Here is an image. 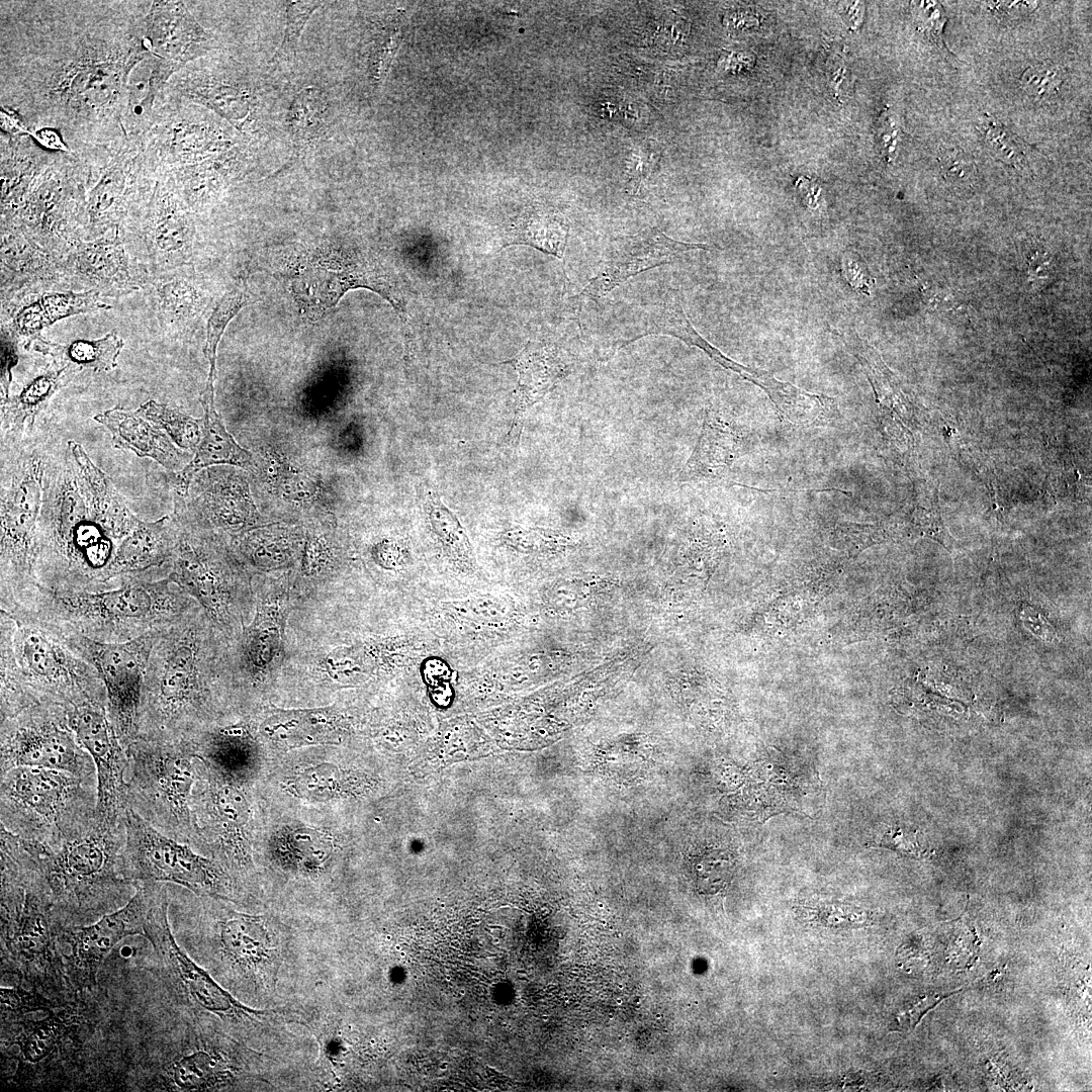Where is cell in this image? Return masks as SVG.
Returning <instances> with one entry per match:
<instances>
[{
    "instance_id": "1",
    "label": "cell",
    "mask_w": 1092,
    "mask_h": 1092,
    "mask_svg": "<svg viewBox=\"0 0 1092 1092\" xmlns=\"http://www.w3.org/2000/svg\"><path fill=\"white\" fill-rule=\"evenodd\" d=\"M152 1L0 2V108L29 131L53 128L74 155L129 140L130 72L149 53Z\"/></svg>"
},
{
    "instance_id": "2",
    "label": "cell",
    "mask_w": 1092,
    "mask_h": 1092,
    "mask_svg": "<svg viewBox=\"0 0 1092 1092\" xmlns=\"http://www.w3.org/2000/svg\"><path fill=\"white\" fill-rule=\"evenodd\" d=\"M225 640L198 605L159 632L145 673L139 737L190 741L212 727L228 671Z\"/></svg>"
},
{
    "instance_id": "3",
    "label": "cell",
    "mask_w": 1092,
    "mask_h": 1092,
    "mask_svg": "<svg viewBox=\"0 0 1092 1092\" xmlns=\"http://www.w3.org/2000/svg\"><path fill=\"white\" fill-rule=\"evenodd\" d=\"M122 541L88 507L70 450L58 460L49 455L36 531L37 586L55 593L112 588L109 569Z\"/></svg>"
},
{
    "instance_id": "4",
    "label": "cell",
    "mask_w": 1092,
    "mask_h": 1092,
    "mask_svg": "<svg viewBox=\"0 0 1092 1092\" xmlns=\"http://www.w3.org/2000/svg\"><path fill=\"white\" fill-rule=\"evenodd\" d=\"M198 604L168 576L132 577L98 592L55 593L37 587L11 612L94 641L120 643L159 631Z\"/></svg>"
},
{
    "instance_id": "5",
    "label": "cell",
    "mask_w": 1092,
    "mask_h": 1092,
    "mask_svg": "<svg viewBox=\"0 0 1092 1092\" xmlns=\"http://www.w3.org/2000/svg\"><path fill=\"white\" fill-rule=\"evenodd\" d=\"M0 674L21 691L28 707L107 705L98 671L69 645L61 631L2 610Z\"/></svg>"
},
{
    "instance_id": "6",
    "label": "cell",
    "mask_w": 1092,
    "mask_h": 1092,
    "mask_svg": "<svg viewBox=\"0 0 1092 1092\" xmlns=\"http://www.w3.org/2000/svg\"><path fill=\"white\" fill-rule=\"evenodd\" d=\"M24 841L60 921L95 916L130 899L133 885L121 875L123 818L118 824L97 819L88 831L57 848Z\"/></svg>"
},
{
    "instance_id": "7",
    "label": "cell",
    "mask_w": 1092,
    "mask_h": 1092,
    "mask_svg": "<svg viewBox=\"0 0 1092 1092\" xmlns=\"http://www.w3.org/2000/svg\"><path fill=\"white\" fill-rule=\"evenodd\" d=\"M0 826L57 848L96 822L97 779L36 766L1 772Z\"/></svg>"
},
{
    "instance_id": "8",
    "label": "cell",
    "mask_w": 1092,
    "mask_h": 1092,
    "mask_svg": "<svg viewBox=\"0 0 1092 1092\" xmlns=\"http://www.w3.org/2000/svg\"><path fill=\"white\" fill-rule=\"evenodd\" d=\"M280 264L279 274L300 311L317 321L350 290H371L398 314L405 347L412 346L406 296L397 276L371 252L357 247L323 245L293 248Z\"/></svg>"
},
{
    "instance_id": "9",
    "label": "cell",
    "mask_w": 1092,
    "mask_h": 1092,
    "mask_svg": "<svg viewBox=\"0 0 1092 1092\" xmlns=\"http://www.w3.org/2000/svg\"><path fill=\"white\" fill-rule=\"evenodd\" d=\"M2 461L0 507V610L14 612L38 587L34 566L49 454L38 444H21Z\"/></svg>"
},
{
    "instance_id": "10",
    "label": "cell",
    "mask_w": 1092,
    "mask_h": 1092,
    "mask_svg": "<svg viewBox=\"0 0 1092 1092\" xmlns=\"http://www.w3.org/2000/svg\"><path fill=\"white\" fill-rule=\"evenodd\" d=\"M125 750L127 807L160 832L188 843L194 833L190 803L196 779L190 743L138 737Z\"/></svg>"
},
{
    "instance_id": "11",
    "label": "cell",
    "mask_w": 1092,
    "mask_h": 1092,
    "mask_svg": "<svg viewBox=\"0 0 1092 1092\" xmlns=\"http://www.w3.org/2000/svg\"><path fill=\"white\" fill-rule=\"evenodd\" d=\"M90 168L74 154L58 152L30 183L14 213L1 224L20 228L63 258L87 233Z\"/></svg>"
},
{
    "instance_id": "12",
    "label": "cell",
    "mask_w": 1092,
    "mask_h": 1092,
    "mask_svg": "<svg viewBox=\"0 0 1092 1092\" xmlns=\"http://www.w3.org/2000/svg\"><path fill=\"white\" fill-rule=\"evenodd\" d=\"M125 841L121 875L135 882L173 883L199 897L229 900L231 879L215 859L196 853L187 843L160 832L131 808L123 814Z\"/></svg>"
},
{
    "instance_id": "13",
    "label": "cell",
    "mask_w": 1092,
    "mask_h": 1092,
    "mask_svg": "<svg viewBox=\"0 0 1092 1092\" xmlns=\"http://www.w3.org/2000/svg\"><path fill=\"white\" fill-rule=\"evenodd\" d=\"M16 766L65 770L96 778L91 756L72 730L68 709L48 704L31 706L0 720L1 772Z\"/></svg>"
},
{
    "instance_id": "14",
    "label": "cell",
    "mask_w": 1092,
    "mask_h": 1092,
    "mask_svg": "<svg viewBox=\"0 0 1092 1092\" xmlns=\"http://www.w3.org/2000/svg\"><path fill=\"white\" fill-rule=\"evenodd\" d=\"M178 526L168 577L198 604L228 639L238 619L240 589L224 548L206 532Z\"/></svg>"
},
{
    "instance_id": "15",
    "label": "cell",
    "mask_w": 1092,
    "mask_h": 1092,
    "mask_svg": "<svg viewBox=\"0 0 1092 1092\" xmlns=\"http://www.w3.org/2000/svg\"><path fill=\"white\" fill-rule=\"evenodd\" d=\"M169 906V892L162 884L148 912L144 937L153 946L166 980L189 1000L191 1007L226 1023L259 1021L276 1015L274 1011L256 1010L242 1004L190 959L172 933Z\"/></svg>"
},
{
    "instance_id": "16",
    "label": "cell",
    "mask_w": 1092,
    "mask_h": 1092,
    "mask_svg": "<svg viewBox=\"0 0 1092 1092\" xmlns=\"http://www.w3.org/2000/svg\"><path fill=\"white\" fill-rule=\"evenodd\" d=\"M160 631L120 643L98 642L61 631L69 645L98 671L106 691L107 715L124 748L139 737L145 673Z\"/></svg>"
},
{
    "instance_id": "17",
    "label": "cell",
    "mask_w": 1092,
    "mask_h": 1092,
    "mask_svg": "<svg viewBox=\"0 0 1092 1092\" xmlns=\"http://www.w3.org/2000/svg\"><path fill=\"white\" fill-rule=\"evenodd\" d=\"M83 160L90 168L86 240H94L124 224L151 172L141 143L133 140L94 149Z\"/></svg>"
},
{
    "instance_id": "18",
    "label": "cell",
    "mask_w": 1092,
    "mask_h": 1092,
    "mask_svg": "<svg viewBox=\"0 0 1092 1092\" xmlns=\"http://www.w3.org/2000/svg\"><path fill=\"white\" fill-rule=\"evenodd\" d=\"M151 173L125 222L138 228L152 266L160 274L179 269L189 261L195 228L191 210L172 183Z\"/></svg>"
},
{
    "instance_id": "19",
    "label": "cell",
    "mask_w": 1092,
    "mask_h": 1092,
    "mask_svg": "<svg viewBox=\"0 0 1092 1092\" xmlns=\"http://www.w3.org/2000/svg\"><path fill=\"white\" fill-rule=\"evenodd\" d=\"M69 724L78 742L91 756L97 779V819L122 821L127 808V755L107 715L105 705L86 704L68 709Z\"/></svg>"
},
{
    "instance_id": "20",
    "label": "cell",
    "mask_w": 1092,
    "mask_h": 1092,
    "mask_svg": "<svg viewBox=\"0 0 1092 1092\" xmlns=\"http://www.w3.org/2000/svg\"><path fill=\"white\" fill-rule=\"evenodd\" d=\"M161 884L133 883L134 894L123 906L92 925L69 931V975L79 987L95 984L99 967L120 940L134 934L144 936L146 918Z\"/></svg>"
},
{
    "instance_id": "21",
    "label": "cell",
    "mask_w": 1092,
    "mask_h": 1092,
    "mask_svg": "<svg viewBox=\"0 0 1092 1092\" xmlns=\"http://www.w3.org/2000/svg\"><path fill=\"white\" fill-rule=\"evenodd\" d=\"M119 231L83 240L72 248L62 258L64 280L80 291L108 297L139 290L145 284V272L125 251Z\"/></svg>"
},
{
    "instance_id": "22",
    "label": "cell",
    "mask_w": 1092,
    "mask_h": 1092,
    "mask_svg": "<svg viewBox=\"0 0 1092 1092\" xmlns=\"http://www.w3.org/2000/svg\"><path fill=\"white\" fill-rule=\"evenodd\" d=\"M709 249L705 244L676 241L657 228L617 238L607 247L597 274L577 298L599 300L640 272L672 263L691 251Z\"/></svg>"
},
{
    "instance_id": "23",
    "label": "cell",
    "mask_w": 1092,
    "mask_h": 1092,
    "mask_svg": "<svg viewBox=\"0 0 1092 1092\" xmlns=\"http://www.w3.org/2000/svg\"><path fill=\"white\" fill-rule=\"evenodd\" d=\"M145 43L149 53L179 71L216 49L214 35L183 1H152L145 17Z\"/></svg>"
},
{
    "instance_id": "24",
    "label": "cell",
    "mask_w": 1092,
    "mask_h": 1092,
    "mask_svg": "<svg viewBox=\"0 0 1092 1092\" xmlns=\"http://www.w3.org/2000/svg\"><path fill=\"white\" fill-rule=\"evenodd\" d=\"M0 254L2 305L64 280L62 258L16 225L1 224Z\"/></svg>"
},
{
    "instance_id": "25",
    "label": "cell",
    "mask_w": 1092,
    "mask_h": 1092,
    "mask_svg": "<svg viewBox=\"0 0 1092 1092\" xmlns=\"http://www.w3.org/2000/svg\"><path fill=\"white\" fill-rule=\"evenodd\" d=\"M7 309L5 327L18 341L28 346L40 332L55 323L93 311L110 309L95 291L42 290L15 298L2 305Z\"/></svg>"
},
{
    "instance_id": "26",
    "label": "cell",
    "mask_w": 1092,
    "mask_h": 1092,
    "mask_svg": "<svg viewBox=\"0 0 1092 1092\" xmlns=\"http://www.w3.org/2000/svg\"><path fill=\"white\" fill-rule=\"evenodd\" d=\"M94 420L110 432L114 447L131 451L139 457L152 458L170 471L184 468L190 458L167 434L143 418L138 411L116 405L96 415Z\"/></svg>"
},
{
    "instance_id": "27",
    "label": "cell",
    "mask_w": 1092,
    "mask_h": 1092,
    "mask_svg": "<svg viewBox=\"0 0 1092 1092\" xmlns=\"http://www.w3.org/2000/svg\"><path fill=\"white\" fill-rule=\"evenodd\" d=\"M200 402L204 411L202 437L193 459L186 466L170 473V483L179 498H184L192 478L198 470L215 464H232L248 468L252 466V455L239 446L225 430L214 405V385L206 383L201 392Z\"/></svg>"
},
{
    "instance_id": "28",
    "label": "cell",
    "mask_w": 1092,
    "mask_h": 1092,
    "mask_svg": "<svg viewBox=\"0 0 1092 1092\" xmlns=\"http://www.w3.org/2000/svg\"><path fill=\"white\" fill-rule=\"evenodd\" d=\"M241 1072L230 1053L202 1045L175 1056L159 1077L164 1090L205 1091L234 1086Z\"/></svg>"
},
{
    "instance_id": "29",
    "label": "cell",
    "mask_w": 1092,
    "mask_h": 1092,
    "mask_svg": "<svg viewBox=\"0 0 1092 1092\" xmlns=\"http://www.w3.org/2000/svg\"><path fill=\"white\" fill-rule=\"evenodd\" d=\"M220 916L215 939L221 957L244 972L271 971L276 949L262 919L233 911Z\"/></svg>"
},
{
    "instance_id": "30",
    "label": "cell",
    "mask_w": 1092,
    "mask_h": 1092,
    "mask_svg": "<svg viewBox=\"0 0 1092 1092\" xmlns=\"http://www.w3.org/2000/svg\"><path fill=\"white\" fill-rule=\"evenodd\" d=\"M179 70L148 53L129 74L122 111L124 131L129 140L141 142L148 132L155 110L168 82Z\"/></svg>"
},
{
    "instance_id": "31",
    "label": "cell",
    "mask_w": 1092,
    "mask_h": 1092,
    "mask_svg": "<svg viewBox=\"0 0 1092 1092\" xmlns=\"http://www.w3.org/2000/svg\"><path fill=\"white\" fill-rule=\"evenodd\" d=\"M67 446L88 507L96 519L122 541L141 520L130 512L111 478L92 462L82 445L71 440Z\"/></svg>"
},
{
    "instance_id": "32",
    "label": "cell",
    "mask_w": 1092,
    "mask_h": 1092,
    "mask_svg": "<svg viewBox=\"0 0 1092 1092\" xmlns=\"http://www.w3.org/2000/svg\"><path fill=\"white\" fill-rule=\"evenodd\" d=\"M58 152L46 150L29 134L0 133L1 220L9 218L35 177Z\"/></svg>"
},
{
    "instance_id": "33",
    "label": "cell",
    "mask_w": 1092,
    "mask_h": 1092,
    "mask_svg": "<svg viewBox=\"0 0 1092 1092\" xmlns=\"http://www.w3.org/2000/svg\"><path fill=\"white\" fill-rule=\"evenodd\" d=\"M509 362L519 374L514 392V422L517 424L527 408L544 397L568 374L570 366L555 344L539 341H530Z\"/></svg>"
},
{
    "instance_id": "34",
    "label": "cell",
    "mask_w": 1092,
    "mask_h": 1092,
    "mask_svg": "<svg viewBox=\"0 0 1092 1092\" xmlns=\"http://www.w3.org/2000/svg\"><path fill=\"white\" fill-rule=\"evenodd\" d=\"M76 373L70 366L53 361L29 379L17 393L1 399V428L5 433L2 441H20L25 427L31 431L36 416Z\"/></svg>"
},
{
    "instance_id": "35",
    "label": "cell",
    "mask_w": 1092,
    "mask_h": 1092,
    "mask_svg": "<svg viewBox=\"0 0 1092 1092\" xmlns=\"http://www.w3.org/2000/svg\"><path fill=\"white\" fill-rule=\"evenodd\" d=\"M179 269L160 273L152 282L158 318L173 331L190 325L205 306V297L194 279Z\"/></svg>"
},
{
    "instance_id": "36",
    "label": "cell",
    "mask_w": 1092,
    "mask_h": 1092,
    "mask_svg": "<svg viewBox=\"0 0 1092 1092\" xmlns=\"http://www.w3.org/2000/svg\"><path fill=\"white\" fill-rule=\"evenodd\" d=\"M335 731L334 718L329 710H278L261 726V732L266 737L287 749L331 743Z\"/></svg>"
},
{
    "instance_id": "37",
    "label": "cell",
    "mask_w": 1092,
    "mask_h": 1092,
    "mask_svg": "<svg viewBox=\"0 0 1092 1092\" xmlns=\"http://www.w3.org/2000/svg\"><path fill=\"white\" fill-rule=\"evenodd\" d=\"M123 345V340L112 332L100 339L76 340L67 344L51 342L40 336L26 348L49 355L53 361L70 366L76 371L89 369L102 372L112 370L117 366V359Z\"/></svg>"
},
{
    "instance_id": "38",
    "label": "cell",
    "mask_w": 1092,
    "mask_h": 1092,
    "mask_svg": "<svg viewBox=\"0 0 1092 1092\" xmlns=\"http://www.w3.org/2000/svg\"><path fill=\"white\" fill-rule=\"evenodd\" d=\"M285 613L286 599L282 595L269 596L258 606L246 635V654L257 671L271 670L274 660L280 657Z\"/></svg>"
},
{
    "instance_id": "39",
    "label": "cell",
    "mask_w": 1092,
    "mask_h": 1092,
    "mask_svg": "<svg viewBox=\"0 0 1092 1092\" xmlns=\"http://www.w3.org/2000/svg\"><path fill=\"white\" fill-rule=\"evenodd\" d=\"M737 438L728 422L708 413L699 443L685 466L686 479L713 477L732 464Z\"/></svg>"
},
{
    "instance_id": "40",
    "label": "cell",
    "mask_w": 1092,
    "mask_h": 1092,
    "mask_svg": "<svg viewBox=\"0 0 1092 1092\" xmlns=\"http://www.w3.org/2000/svg\"><path fill=\"white\" fill-rule=\"evenodd\" d=\"M568 229L566 219L557 212L530 210L511 226L500 249L512 245H527L562 259Z\"/></svg>"
},
{
    "instance_id": "41",
    "label": "cell",
    "mask_w": 1092,
    "mask_h": 1092,
    "mask_svg": "<svg viewBox=\"0 0 1092 1092\" xmlns=\"http://www.w3.org/2000/svg\"><path fill=\"white\" fill-rule=\"evenodd\" d=\"M331 850L329 837L308 828L285 830L274 844V854L279 863L287 870L303 874L320 871L330 857Z\"/></svg>"
},
{
    "instance_id": "42",
    "label": "cell",
    "mask_w": 1092,
    "mask_h": 1092,
    "mask_svg": "<svg viewBox=\"0 0 1092 1092\" xmlns=\"http://www.w3.org/2000/svg\"><path fill=\"white\" fill-rule=\"evenodd\" d=\"M426 512L431 529L445 554L461 569H474L475 559L470 541L456 516L441 502L437 493L428 495Z\"/></svg>"
},
{
    "instance_id": "43",
    "label": "cell",
    "mask_w": 1092,
    "mask_h": 1092,
    "mask_svg": "<svg viewBox=\"0 0 1092 1092\" xmlns=\"http://www.w3.org/2000/svg\"><path fill=\"white\" fill-rule=\"evenodd\" d=\"M252 300L243 280H238L219 299L207 321L204 355L208 361L207 381L214 384L216 377V351L229 323Z\"/></svg>"
},
{
    "instance_id": "44",
    "label": "cell",
    "mask_w": 1092,
    "mask_h": 1092,
    "mask_svg": "<svg viewBox=\"0 0 1092 1092\" xmlns=\"http://www.w3.org/2000/svg\"><path fill=\"white\" fill-rule=\"evenodd\" d=\"M136 411L143 418L159 429H164L178 446L191 450L197 448L202 432L195 419L175 407L155 400H148Z\"/></svg>"
},
{
    "instance_id": "45",
    "label": "cell",
    "mask_w": 1092,
    "mask_h": 1092,
    "mask_svg": "<svg viewBox=\"0 0 1092 1092\" xmlns=\"http://www.w3.org/2000/svg\"><path fill=\"white\" fill-rule=\"evenodd\" d=\"M991 154L1006 165L1022 169L1027 162V145L1006 125L991 116L979 124Z\"/></svg>"
},
{
    "instance_id": "46",
    "label": "cell",
    "mask_w": 1092,
    "mask_h": 1092,
    "mask_svg": "<svg viewBox=\"0 0 1092 1092\" xmlns=\"http://www.w3.org/2000/svg\"><path fill=\"white\" fill-rule=\"evenodd\" d=\"M320 91L314 88L301 90L294 98L289 112V126L295 140L313 136L323 121L324 105Z\"/></svg>"
},
{
    "instance_id": "47",
    "label": "cell",
    "mask_w": 1092,
    "mask_h": 1092,
    "mask_svg": "<svg viewBox=\"0 0 1092 1092\" xmlns=\"http://www.w3.org/2000/svg\"><path fill=\"white\" fill-rule=\"evenodd\" d=\"M690 872L699 889L716 891L731 875V859L722 850L704 849L691 857Z\"/></svg>"
},
{
    "instance_id": "48",
    "label": "cell",
    "mask_w": 1092,
    "mask_h": 1092,
    "mask_svg": "<svg viewBox=\"0 0 1092 1092\" xmlns=\"http://www.w3.org/2000/svg\"><path fill=\"white\" fill-rule=\"evenodd\" d=\"M401 20L392 17L377 32L369 55L370 76L374 84L385 79L401 40Z\"/></svg>"
},
{
    "instance_id": "49",
    "label": "cell",
    "mask_w": 1092,
    "mask_h": 1092,
    "mask_svg": "<svg viewBox=\"0 0 1092 1092\" xmlns=\"http://www.w3.org/2000/svg\"><path fill=\"white\" fill-rule=\"evenodd\" d=\"M324 4L320 1H293L286 4V26L284 37L276 52L274 62H287L296 55L297 44L309 17Z\"/></svg>"
},
{
    "instance_id": "50",
    "label": "cell",
    "mask_w": 1092,
    "mask_h": 1092,
    "mask_svg": "<svg viewBox=\"0 0 1092 1092\" xmlns=\"http://www.w3.org/2000/svg\"><path fill=\"white\" fill-rule=\"evenodd\" d=\"M1063 68L1054 64L1033 65L1022 73L1021 87L1031 98L1039 101L1054 98L1064 84Z\"/></svg>"
},
{
    "instance_id": "51",
    "label": "cell",
    "mask_w": 1092,
    "mask_h": 1092,
    "mask_svg": "<svg viewBox=\"0 0 1092 1092\" xmlns=\"http://www.w3.org/2000/svg\"><path fill=\"white\" fill-rule=\"evenodd\" d=\"M450 609L461 617L487 623L502 622L508 605L496 596H481L451 603Z\"/></svg>"
},
{
    "instance_id": "52",
    "label": "cell",
    "mask_w": 1092,
    "mask_h": 1092,
    "mask_svg": "<svg viewBox=\"0 0 1092 1092\" xmlns=\"http://www.w3.org/2000/svg\"><path fill=\"white\" fill-rule=\"evenodd\" d=\"M938 162L942 176L953 184L968 185L976 179V164L960 148H942L938 154Z\"/></svg>"
},
{
    "instance_id": "53",
    "label": "cell",
    "mask_w": 1092,
    "mask_h": 1092,
    "mask_svg": "<svg viewBox=\"0 0 1092 1092\" xmlns=\"http://www.w3.org/2000/svg\"><path fill=\"white\" fill-rule=\"evenodd\" d=\"M957 992H929L916 996L896 1014V1029L905 1032L912 1031L928 1011Z\"/></svg>"
},
{
    "instance_id": "54",
    "label": "cell",
    "mask_w": 1092,
    "mask_h": 1092,
    "mask_svg": "<svg viewBox=\"0 0 1092 1092\" xmlns=\"http://www.w3.org/2000/svg\"><path fill=\"white\" fill-rule=\"evenodd\" d=\"M914 7L917 27L922 30L928 39L937 48L948 52L942 38V31L947 17L940 3L934 1H920L916 2Z\"/></svg>"
},
{
    "instance_id": "55",
    "label": "cell",
    "mask_w": 1092,
    "mask_h": 1092,
    "mask_svg": "<svg viewBox=\"0 0 1092 1092\" xmlns=\"http://www.w3.org/2000/svg\"><path fill=\"white\" fill-rule=\"evenodd\" d=\"M982 4L993 17L1005 23L1021 21L1038 7L1036 1H987Z\"/></svg>"
},
{
    "instance_id": "56",
    "label": "cell",
    "mask_w": 1092,
    "mask_h": 1092,
    "mask_svg": "<svg viewBox=\"0 0 1092 1092\" xmlns=\"http://www.w3.org/2000/svg\"><path fill=\"white\" fill-rule=\"evenodd\" d=\"M18 340L3 326H1V399L10 393L12 381V368L18 361Z\"/></svg>"
},
{
    "instance_id": "57",
    "label": "cell",
    "mask_w": 1092,
    "mask_h": 1092,
    "mask_svg": "<svg viewBox=\"0 0 1092 1092\" xmlns=\"http://www.w3.org/2000/svg\"><path fill=\"white\" fill-rule=\"evenodd\" d=\"M1020 619L1024 627L1040 640L1048 643L1059 641L1056 629L1035 607L1022 603L1020 606Z\"/></svg>"
},
{
    "instance_id": "58",
    "label": "cell",
    "mask_w": 1092,
    "mask_h": 1092,
    "mask_svg": "<svg viewBox=\"0 0 1092 1092\" xmlns=\"http://www.w3.org/2000/svg\"><path fill=\"white\" fill-rule=\"evenodd\" d=\"M51 1003L48 1000L37 999L35 995L20 989H7L1 988V1009L2 1013L8 1011L20 1013L22 1011H28L31 1008H46Z\"/></svg>"
},
{
    "instance_id": "59",
    "label": "cell",
    "mask_w": 1092,
    "mask_h": 1092,
    "mask_svg": "<svg viewBox=\"0 0 1092 1092\" xmlns=\"http://www.w3.org/2000/svg\"><path fill=\"white\" fill-rule=\"evenodd\" d=\"M877 845L898 850L913 856H919L922 852L916 838V833H912L901 827H891L883 832L880 839L877 841Z\"/></svg>"
},
{
    "instance_id": "60",
    "label": "cell",
    "mask_w": 1092,
    "mask_h": 1092,
    "mask_svg": "<svg viewBox=\"0 0 1092 1092\" xmlns=\"http://www.w3.org/2000/svg\"><path fill=\"white\" fill-rule=\"evenodd\" d=\"M879 140L885 159H894L896 148L900 140V128L888 111H884L880 116Z\"/></svg>"
},
{
    "instance_id": "61",
    "label": "cell",
    "mask_w": 1092,
    "mask_h": 1092,
    "mask_svg": "<svg viewBox=\"0 0 1092 1092\" xmlns=\"http://www.w3.org/2000/svg\"><path fill=\"white\" fill-rule=\"evenodd\" d=\"M28 134L46 150L73 154L61 133L56 129L40 128L29 131Z\"/></svg>"
},
{
    "instance_id": "62",
    "label": "cell",
    "mask_w": 1092,
    "mask_h": 1092,
    "mask_svg": "<svg viewBox=\"0 0 1092 1092\" xmlns=\"http://www.w3.org/2000/svg\"><path fill=\"white\" fill-rule=\"evenodd\" d=\"M842 263L844 274L849 283L855 288H866L868 286L867 274L863 272L858 259L852 253H849L844 255Z\"/></svg>"
}]
</instances>
